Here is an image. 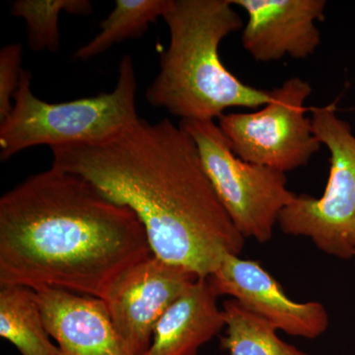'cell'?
<instances>
[{"label":"cell","mask_w":355,"mask_h":355,"mask_svg":"<svg viewBox=\"0 0 355 355\" xmlns=\"http://www.w3.org/2000/svg\"><path fill=\"white\" fill-rule=\"evenodd\" d=\"M51 151V167L130 207L161 260L207 279L226 254L242 253L246 239L217 197L195 141L168 119L139 118L106 141Z\"/></svg>","instance_id":"obj_1"},{"label":"cell","mask_w":355,"mask_h":355,"mask_svg":"<svg viewBox=\"0 0 355 355\" xmlns=\"http://www.w3.org/2000/svg\"><path fill=\"white\" fill-rule=\"evenodd\" d=\"M146 229L84 178L51 167L0 198V287H51L102 299L153 256Z\"/></svg>","instance_id":"obj_2"},{"label":"cell","mask_w":355,"mask_h":355,"mask_svg":"<svg viewBox=\"0 0 355 355\" xmlns=\"http://www.w3.org/2000/svg\"><path fill=\"white\" fill-rule=\"evenodd\" d=\"M163 18L170 43L146 89L151 106L181 121H214L229 108L270 102V91L243 83L222 62L221 42L242 28L231 0H170Z\"/></svg>","instance_id":"obj_3"},{"label":"cell","mask_w":355,"mask_h":355,"mask_svg":"<svg viewBox=\"0 0 355 355\" xmlns=\"http://www.w3.org/2000/svg\"><path fill=\"white\" fill-rule=\"evenodd\" d=\"M31 72L23 70L13 108L0 121V160L34 146L95 144L113 139L139 120L137 81L132 57L123 55L111 92L64 103H48L33 94Z\"/></svg>","instance_id":"obj_4"},{"label":"cell","mask_w":355,"mask_h":355,"mask_svg":"<svg viewBox=\"0 0 355 355\" xmlns=\"http://www.w3.org/2000/svg\"><path fill=\"white\" fill-rule=\"evenodd\" d=\"M313 130L330 151V175L321 198L297 195L282 210L279 228L286 235L309 238L340 260L355 254V135L336 114V102L311 109Z\"/></svg>","instance_id":"obj_5"},{"label":"cell","mask_w":355,"mask_h":355,"mask_svg":"<svg viewBox=\"0 0 355 355\" xmlns=\"http://www.w3.org/2000/svg\"><path fill=\"white\" fill-rule=\"evenodd\" d=\"M190 135L217 197L243 237L272 239L282 210L296 193L287 189L286 173L246 162L236 156L214 121H181Z\"/></svg>","instance_id":"obj_6"},{"label":"cell","mask_w":355,"mask_h":355,"mask_svg":"<svg viewBox=\"0 0 355 355\" xmlns=\"http://www.w3.org/2000/svg\"><path fill=\"white\" fill-rule=\"evenodd\" d=\"M311 93L309 83L291 77L259 111L222 114L218 125L236 156L282 173L307 165L322 146L306 116Z\"/></svg>","instance_id":"obj_7"},{"label":"cell","mask_w":355,"mask_h":355,"mask_svg":"<svg viewBox=\"0 0 355 355\" xmlns=\"http://www.w3.org/2000/svg\"><path fill=\"white\" fill-rule=\"evenodd\" d=\"M198 279L184 266L154 254L116 279L104 302L114 329L132 354H146L160 318Z\"/></svg>","instance_id":"obj_8"},{"label":"cell","mask_w":355,"mask_h":355,"mask_svg":"<svg viewBox=\"0 0 355 355\" xmlns=\"http://www.w3.org/2000/svg\"><path fill=\"white\" fill-rule=\"evenodd\" d=\"M207 279L218 297L231 296L277 331L315 340L328 330L330 317L322 303L292 300L258 261L226 254Z\"/></svg>","instance_id":"obj_9"},{"label":"cell","mask_w":355,"mask_h":355,"mask_svg":"<svg viewBox=\"0 0 355 355\" xmlns=\"http://www.w3.org/2000/svg\"><path fill=\"white\" fill-rule=\"evenodd\" d=\"M231 1L246 11L242 44L257 62H277L286 55L305 60L321 44L316 21L324 20V0Z\"/></svg>","instance_id":"obj_10"},{"label":"cell","mask_w":355,"mask_h":355,"mask_svg":"<svg viewBox=\"0 0 355 355\" xmlns=\"http://www.w3.org/2000/svg\"><path fill=\"white\" fill-rule=\"evenodd\" d=\"M35 291L46 330L62 355H133L102 299L51 287Z\"/></svg>","instance_id":"obj_11"},{"label":"cell","mask_w":355,"mask_h":355,"mask_svg":"<svg viewBox=\"0 0 355 355\" xmlns=\"http://www.w3.org/2000/svg\"><path fill=\"white\" fill-rule=\"evenodd\" d=\"M217 298L209 279L193 282L160 318L144 355H198L225 329V313L217 306Z\"/></svg>","instance_id":"obj_12"},{"label":"cell","mask_w":355,"mask_h":355,"mask_svg":"<svg viewBox=\"0 0 355 355\" xmlns=\"http://www.w3.org/2000/svg\"><path fill=\"white\" fill-rule=\"evenodd\" d=\"M0 336L21 355H62L51 340L36 291L29 287H0Z\"/></svg>","instance_id":"obj_13"},{"label":"cell","mask_w":355,"mask_h":355,"mask_svg":"<svg viewBox=\"0 0 355 355\" xmlns=\"http://www.w3.org/2000/svg\"><path fill=\"white\" fill-rule=\"evenodd\" d=\"M170 0H116L114 8L100 23L101 31L78 49L74 58L88 60L111 49L114 44L146 34L149 25L163 17Z\"/></svg>","instance_id":"obj_14"},{"label":"cell","mask_w":355,"mask_h":355,"mask_svg":"<svg viewBox=\"0 0 355 355\" xmlns=\"http://www.w3.org/2000/svg\"><path fill=\"white\" fill-rule=\"evenodd\" d=\"M225 335L222 349L229 355H309L277 336V331L265 320L245 309L235 299L223 303Z\"/></svg>","instance_id":"obj_15"},{"label":"cell","mask_w":355,"mask_h":355,"mask_svg":"<svg viewBox=\"0 0 355 355\" xmlns=\"http://www.w3.org/2000/svg\"><path fill=\"white\" fill-rule=\"evenodd\" d=\"M88 16L93 12L89 0H16L10 13L24 19L28 42L34 51L57 53L60 46L58 19L60 13Z\"/></svg>","instance_id":"obj_16"},{"label":"cell","mask_w":355,"mask_h":355,"mask_svg":"<svg viewBox=\"0 0 355 355\" xmlns=\"http://www.w3.org/2000/svg\"><path fill=\"white\" fill-rule=\"evenodd\" d=\"M23 46L8 44L0 51V121L12 111V100L22 76Z\"/></svg>","instance_id":"obj_17"},{"label":"cell","mask_w":355,"mask_h":355,"mask_svg":"<svg viewBox=\"0 0 355 355\" xmlns=\"http://www.w3.org/2000/svg\"><path fill=\"white\" fill-rule=\"evenodd\" d=\"M352 260H354V265H355V254H354V259H352Z\"/></svg>","instance_id":"obj_18"}]
</instances>
